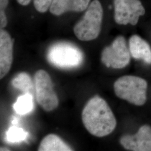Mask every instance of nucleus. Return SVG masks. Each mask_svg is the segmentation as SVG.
I'll use <instances>...</instances> for the list:
<instances>
[{
	"label": "nucleus",
	"mask_w": 151,
	"mask_h": 151,
	"mask_svg": "<svg viewBox=\"0 0 151 151\" xmlns=\"http://www.w3.org/2000/svg\"><path fill=\"white\" fill-rule=\"evenodd\" d=\"M82 120L91 135L104 137L111 134L116 127V120L111 108L102 97L95 96L83 109Z\"/></svg>",
	"instance_id": "1"
},
{
	"label": "nucleus",
	"mask_w": 151,
	"mask_h": 151,
	"mask_svg": "<svg viewBox=\"0 0 151 151\" xmlns=\"http://www.w3.org/2000/svg\"><path fill=\"white\" fill-rule=\"evenodd\" d=\"M103 9L99 0H93L90 4L82 18L75 25L73 32L76 37L81 41L95 40L101 30Z\"/></svg>",
	"instance_id": "2"
},
{
	"label": "nucleus",
	"mask_w": 151,
	"mask_h": 151,
	"mask_svg": "<svg viewBox=\"0 0 151 151\" xmlns=\"http://www.w3.org/2000/svg\"><path fill=\"white\" fill-rule=\"evenodd\" d=\"M147 87L146 80L135 76L120 77L114 84L118 97L136 106H142L146 103Z\"/></svg>",
	"instance_id": "3"
},
{
	"label": "nucleus",
	"mask_w": 151,
	"mask_h": 151,
	"mask_svg": "<svg viewBox=\"0 0 151 151\" xmlns=\"http://www.w3.org/2000/svg\"><path fill=\"white\" fill-rule=\"evenodd\" d=\"M47 58L49 62L57 68L70 69L79 67L83 61V53L73 44L58 42L51 45Z\"/></svg>",
	"instance_id": "4"
},
{
	"label": "nucleus",
	"mask_w": 151,
	"mask_h": 151,
	"mask_svg": "<svg viewBox=\"0 0 151 151\" xmlns=\"http://www.w3.org/2000/svg\"><path fill=\"white\" fill-rule=\"evenodd\" d=\"M35 95L39 105L45 111H52L58 107L59 99L53 89L48 73L43 70L36 72L34 77Z\"/></svg>",
	"instance_id": "5"
},
{
	"label": "nucleus",
	"mask_w": 151,
	"mask_h": 151,
	"mask_svg": "<svg viewBox=\"0 0 151 151\" xmlns=\"http://www.w3.org/2000/svg\"><path fill=\"white\" fill-rule=\"evenodd\" d=\"M130 55L125 39L120 35L103 49L101 60L108 68L122 69L129 64Z\"/></svg>",
	"instance_id": "6"
},
{
	"label": "nucleus",
	"mask_w": 151,
	"mask_h": 151,
	"mask_svg": "<svg viewBox=\"0 0 151 151\" xmlns=\"http://www.w3.org/2000/svg\"><path fill=\"white\" fill-rule=\"evenodd\" d=\"M114 20L119 25H135L146 10L139 0H114Z\"/></svg>",
	"instance_id": "7"
},
{
	"label": "nucleus",
	"mask_w": 151,
	"mask_h": 151,
	"mask_svg": "<svg viewBox=\"0 0 151 151\" xmlns=\"http://www.w3.org/2000/svg\"><path fill=\"white\" fill-rule=\"evenodd\" d=\"M120 143L129 151H151V127L144 125L133 135H123Z\"/></svg>",
	"instance_id": "8"
},
{
	"label": "nucleus",
	"mask_w": 151,
	"mask_h": 151,
	"mask_svg": "<svg viewBox=\"0 0 151 151\" xmlns=\"http://www.w3.org/2000/svg\"><path fill=\"white\" fill-rule=\"evenodd\" d=\"M14 40L9 33L0 31V78L2 79L10 70L13 60Z\"/></svg>",
	"instance_id": "9"
},
{
	"label": "nucleus",
	"mask_w": 151,
	"mask_h": 151,
	"mask_svg": "<svg viewBox=\"0 0 151 151\" xmlns=\"http://www.w3.org/2000/svg\"><path fill=\"white\" fill-rule=\"evenodd\" d=\"M91 0H53L49 9L51 14L60 16L68 11L82 12L87 9Z\"/></svg>",
	"instance_id": "10"
},
{
	"label": "nucleus",
	"mask_w": 151,
	"mask_h": 151,
	"mask_svg": "<svg viewBox=\"0 0 151 151\" xmlns=\"http://www.w3.org/2000/svg\"><path fill=\"white\" fill-rule=\"evenodd\" d=\"M129 49L133 58L151 65V48L145 40L139 35H132L129 40Z\"/></svg>",
	"instance_id": "11"
},
{
	"label": "nucleus",
	"mask_w": 151,
	"mask_h": 151,
	"mask_svg": "<svg viewBox=\"0 0 151 151\" xmlns=\"http://www.w3.org/2000/svg\"><path fill=\"white\" fill-rule=\"evenodd\" d=\"M39 151H69L72 148L59 136L54 134L46 135L38 147Z\"/></svg>",
	"instance_id": "12"
},
{
	"label": "nucleus",
	"mask_w": 151,
	"mask_h": 151,
	"mask_svg": "<svg viewBox=\"0 0 151 151\" xmlns=\"http://www.w3.org/2000/svg\"><path fill=\"white\" fill-rule=\"evenodd\" d=\"M34 83L30 76L26 72L17 74L11 81L12 85L22 92L24 94L30 93L33 96L35 92Z\"/></svg>",
	"instance_id": "13"
},
{
	"label": "nucleus",
	"mask_w": 151,
	"mask_h": 151,
	"mask_svg": "<svg viewBox=\"0 0 151 151\" xmlns=\"http://www.w3.org/2000/svg\"><path fill=\"white\" fill-rule=\"evenodd\" d=\"M34 96L30 93H24L17 99L13 108L19 115H27L31 113L34 109Z\"/></svg>",
	"instance_id": "14"
},
{
	"label": "nucleus",
	"mask_w": 151,
	"mask_h": 151,
	"mask_svg": "<svg viewBox=\"0 0 151 151\" xmlns=\"http://www.w3.org/2000/svg\"><path fill=\"white\" fill-rule=\"evenodd\" d=\"M27 136V133L25 130L21 128L13 126L6 132V140L12 143H19L25 140Z\"/></svg>",
	"instance_id": "15"
},
{
	"label": "nucleus",
	"mask_w": 151,
	"mask_h": 151,
	"mask_svg": "<svg viewBox=\"0 0 151 151\" xmlns=\"http://www.w3.org/2000/svg\"><path fill=\"white\" fill-rule=\"evenodd\" d=\"M53 0H34V6L37 11L44 13L49 10Z\"/></svg>",
	"instance_id": "16"
},
{
	"label": "nucleus",
	"mask_w": 151,
	"mask_h": 151,
	"mask_svg": "<svg viewBox=\"0 0 151 151\" xmlns=\"http://www.w3.org/2000/svg\"><path fill=\"white\" fill-rule=\"evenodd\" d=\"M9 4V0H0V27L4 29L7 25L5 10Z\"/></svg>",
	"instance_id": "17"
},
{
	"label": "nucleus",
	"mask_w": 151,
	"mask_h": 151,
	"mask_svg": "<svg viewBox=\"0 0 151 151\" xmlns=\"http://www.w3.org/2000/svg\"><path fill=\"white\" fill-rule=\"evenodd\" d=\"M17 2L22 6H27L30 3L32 0H16Z\"/></svg>",
	"instance_id": "18"
},
{
	"label": "nucleus",
	"mask_w": 151,
	"mask_h": 151,
	"mask_svg": "<svg viewBox=\"0 0 151 151\" xmlns=\"http://www.w3.org/2000/svg\"><path fill=\"white\" fill-rule=\"evenodd\" d=\"M0 151H10V150H8V148H4V147H2H2H1V148Z\"/></svg>",
	"instance_id": "19"
},
{
	"label": "nucleus",
	"mask_w": 151,
	"mask_h": 151,
	"mask_svg": "<svg viewBox=\"0 0 151 151\" xmlns=\"http://www.w3.org/2000/svg\"><path fill=\"white\" fill-rule=\"evenodd\" d=\"M17 120H16V119H15L14 120L12 121V124H17Z\"/></svg>",
	"instance_id": "20"
}]
</instances>
